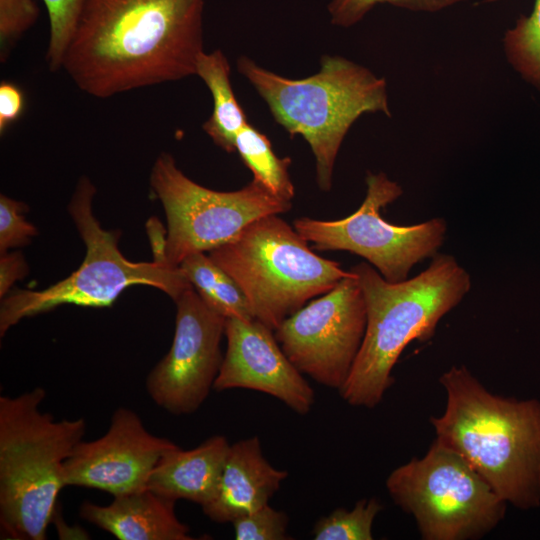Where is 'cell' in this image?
I'll return each mask as SVG.
<instances>
[{"mask_svg":"<svg viewBox=\"0 0 540 540\" xmlns=\"http://www.w3.org/2000/svg\"><path fill=\"white\" fill-rule=\"evenodd\" d=\"M46 5L50 36L46 60L52 71L61 69L67 46L73 35L82 0H43Z\"/></svg>","mask_w":540,"mask_h":540,"instance_id":"obj_23","label":"cell"},{"mask_svg":"<svg viewBox=\"0 0 540 540\" xmlns=\"http://www.w3.org/2000/svg\"><path fill=\"white\" fill-rule=\"evenodd\" d=\"M150 186L166 214V254L168 263L175 267L191 254L209 252L231 241L256 219L292 208L291 201L254 180L229 192L201 186L165 152L152 167Z\"/></svg>","mask_w":540,"mask_h":540,"instance_id":"obj_9","label":"cell"},{"mask_svg":"<svg viewBox=\"0 0 540 540\" xmlns=\"http://www.w3.org/2000/svg\"><path fill=\"white\" fill-rule=\"evenodd\" d=\"M289 517L269 503L236 518L232 524L237 540H287Z\"/></svg>","mask_w":540,"mask_h":540,"instance_id":"obj_25","label":"cell"},{"mask_svg":"<svg viewBox=\"0 0 540 540\" xmlns=\"http://www.w3.org/2000/svg\"><path fill=\"white\" fill-rule=\"evenodd\" d=\"M363 292L367 324L351 373L339 391L343 400L372 409L392 386V370L413 340L433 337L437 324L471 289L470 274L450 254H437L413 278L391 283L371 264L350 269Z\"/></svg>","mask_w":540,"mask_h":540,"instance_id":"obj_3","label":"cell"},{"mask_svg":"<svg viewBox=\"0 0 540 540\" xmlns=\"http://www.w3.org/2000/svg\"><path fill=\"white\" fill-rule=\"evenodd\" d=\"M24 109L22 91L13 83L0 84V131L5 132L10 124L17 120Z\"/></svg>","mask_w":540,"mask_h":540,"instance_id":"obj_28","label":"cell"},{"mask_svg":"<svg viewBox=\"0 0 540 540\" xmlns=\"http://www.w3.org/2000/svg\"><path fill=\"white\" fill-rule=\"evenodd\" d=\"M208 255L241 288L254 319L273 331L352 274L313 252L278 214L256 219Z\"/></svg>","mask_w":540,"mask_h":540,"instance_id":"obj_6","label":"cell"},{"mask_svg":"<svg viewBox=\"0 0 540 540\" xmlns=\"http://www.w3.org/2000/svg\"><path fill=\"white\" fill-rule=\"evenodd\" d=\"M28 272V264L22 253H0V298L6 297L13 284L23 279Z\"/></svg>","mask_w":540,"mask_h":540,"instance_id":"obj_29","label":"cell"},{"mask_svg":"<svg viewBox=\"0 0 540 540\" xmlns=\"http://www.w3.org/2000/svg\"><path fill=\"white\" fill-rule=\"evenodd\" d=\"M172 345L146 379L147 393L173 415L197 411L220 371L226 318L208 307L193 287L176 300Z\"/></svg>","mask_w":540,"mask_h":540,"instance_id":"obj_12","label":"cell"},{"mask_svg":"<svg viewBox=\"0 0 540 540\" xmlns=\"http://www.w3.org/2000/svg\"><path fill=\"white\" fill-rule=\"evenodd\" d=\"M503 48L514 70L540 92V0L529 16H520L505 32Z\"/></svg>","mask_w":540,"mask_h":540,"instance_id":"obj_21","label":"cell"},{"mask_svg":"<svg viewBox=\"0 0 540 540\" xmlns=\"http://www.w3.org/2000/svg\"><path fill=\"white\" fill-rule=\"evenodd\" d=\"M237 68L275 121L309 144L322 191L332 187L335 161L353 123L364 113L391 117L385 79L340 56H323L319 72L302 79L283 77L246 56L237 60Z\"/></svg>","mask_w":540,"mask_h":540,"instance_id":"obj_5","label":"cell"},{"mask_svg":"<svg viewBox=\"0 0 540 540\" xmlns=\"http://www.w3.org/2000/svg\"><path fill=\"white\" fill-rule=\"evenodd\" d=\"M226 351L213 390L249 389L270 395L299 415H306L315 393L291 363L274 331L261 322L227 318Z\"/></svg>","mask_w":540,"mask_h":540,"instance_id":"obj_14","label":"cell"},{"mask_svg":"<svg viewBox=\"0 0 540 540\" xmlns=\"http://www.w3.org/2000/svg\"><path fill=\"white\" fill-rule=\"evenodd\" d=\"M177 446L151 434L136 412L120 407L103 436L77 444L64 465L65 486L97 489L114 497L146 489L162 456Z\"/></svg>","mask_w":540,"mask_h":540,"instance_id":"obj_13","label":"cell"},{"mask_svg":"<svg viewBox=\"0 0 540 540\" xmlns=\"http://www.w3.org/2000/svg\"><path fill=\"white\" fill-rule=\"evenodd\" d=\"M39 9L34 0H0L1 61H5L15 42L37 20Z\"/></svg>","mask_w":540,"mask_h":540,"instance_id":"obj_26","label":"cell"},{"mask_svg":"<svg viewBox=\"0 0 540 540\" xmlns=\"http://www.w3.org/2000/svg\"><path fill=\"white\" fill-rule=\"evenodd\" d=\"M146 232L151 245L153 262L170 265L166 254L167 229L157 217H151L146 223Z\"/></svg>","mask_w":540,"mask_h":540,"instance_id":"obj_30","label":"cell"},{"mask_svg":"<svg viewBox=\"0 0 540 540\" xmlns=\"http://www.w3.org/2000/svg\"><path fill=\"white\" fill-rule=\"evenodd\" d=\"M366 324L363 292L352 272L285 319L274 334L303 375L340 391L361 348Z\"/></svg>","mask_w":540,"mask_h":540,"instance_id":"obj_11","label":"cell"},{"mask_svg":"<svg viewBox=\"0 0 540 540\" xmlns=\"http://www.w3.org/2000/svg\"><path fill=\"white\" fill-rule=\"evenodd\" d=\"M204 0H82L62 67L97 98L195 75Z\"/></svg>","mask_w":540,"mask_h":540,"instance_id":"obj_1","label":"cell"},{"mask_svg":"<svg viewBox=\"0 0 540 540\" xmlns=\"http://www.w3.org/2000/svg\"><path fill=\"white\" fill-rule=\"evenodd\" d=\"M383 506L376 498L361 499L353 509L337 508L316 521L315 540H372L373 522Z\"/></svg>","mask_w":540,"mask_h":540,"instance_id":"obj_22","label":"cell"},{"mask_svg":"<svg viewBox=\"0 0 540 540\" xmlns=\"http://www.w3.org/2000/svg\"><path fill=\"white\" fill-rule=\"evenodd\" d=\"M365 181V198L351 215L333 221L300 217L293 227L313 250L349 251L366 259L388 282H401L416 264L438 254L447 222L436 217L409 226L391 224L381 209L403 194L402 187L384 172H368Z\"/></svg>","mask_w":540,"mask_h":540,"instance_id":"obj_10","label":"cell"},{"mask_svg":"<svg viewBox=\"0 0 540 540\" xmlns=\"http://www.w3.org/2000/svg\"><path fill=\"white\" fill-rule=\"evenodd\" d=\"M45 396L35 387L0 397V526L10 539H46L65 487V462L86 431L83 418L55 420L42 412Z\"/></svg>","mask_w":540,"mask_h":540,"instance_id":"obj_4","label":"cell"},{"mask_svg":"<svg viewBox=\"0 0 540 540\" xmlns=\"http://www.w3.org/2000/svg\"><path fill=\"white\" fill-rule=\"evenodd\" d=\"M444 413L430 422L436 439L457 451L505 502L540 505V402L489 392L465 366L439 378Z\"/></svg>","mask_w":540,"mask_h":540,"instance_id":"obj_2","label":"cell"},{"mask_svg":"<svg viewBox=\"0 0 540 540\" xmlns=\"http://www.w3.org/2000/svg\"><path fill=\"white\" fill-rule=\"evenodd\" d=\"M230 445L224 436L214 435L193 449L169 450L152 471L147 488L174 501L208 504L217 493Z\"/></svg>","mask_w":540,"mask_h":540,"instance_id":"obj_17","label":"cell"},{"mask_svg":"<svg viewBox=\"0 0 540 540\" xmlns=\"http://www.w3.org/2000/svg\"><path fill=\"white\" fill-rule=\"evenodd\" d=\"M235 151L251 170L255 182L278 197L289 201L294 198L295 187L288 172L291 159L279 158L266 135L248 123L236 136Z\"/></svg>","mask_w":540,"mask_h":540,"instance_id":"obj_20","label":"cell"},{"mask_svg":"<svg viewBox=\"0 0 540 540\" xmlns=\"http://www.w3.org/2000/svg\"><path fill=\"white\" fill-rule=\"evenodd\" d=\"M175 502L146 488L115 496L108 505L84 501L79 514L119 540L194 539L178 519Z\"/></svg>","mask_w":540,"mask_h":540,"instance_id":"obj_16","label":"cell"},{"mask_svg":"<svg viewBox=\"0 0 540 540\" xmlns=\"http://www.w3.org/2000/svg\"><path fill=\"white\" fill-rule=\"evenodd\" d=\"M287 477L266 460L257 436L242 439L230 445L217 493L202 511L211 521L232 523L269 503Z\"/></svg>","mask_w":540,"mask_h":540,"instance_id":"obj_15","label":"cell"},{"mask_svg":"<svg viewBox=\"0 0 540 540\" xmlns=\"http://www.w3.org/2000/svg\"><path fill=\"white\" fill-rule=\"evenodd\" d=\"M28 206L13 198L0 196V253L28 245L37 228L25 219Z\"/></svg>","mask_w":540,"mask_h":540,"instance_id":"obj_27","label":"cell"},{"mask_svg":"<svg viewBox=\"0 0 540 540\" xmlns=\"http://www.w3.org/2000/svg\"><path fill=\"white\" fill-rule=\"evenodd\" d=\"M463 0H332L328 6L334 25L350 27L375 5L389 3L411 11L436 12Z\"/></svg>","mask_w":540,"mask_h":540,"instance_id":"obj_24","label":"cell"},{"mask_svg":"<svg viewBox=\"0 0 540 540\" xmlns=\"http://www.w3.org/2000/svg\"><path fill=\"white\" fill-rule=\"evenodd\" d=\"M179 267L200 298L213 311L226 319H254L241 288L205 252L189 255Z\"/></svg>","mask_w":540,"mask_h":540,"instance_id":"obj_19","label":"cell"},{"mask_svg":"<svg viewBox=\"0 0 540 540\" xmlns=\"http://www.w3.org/2000/svg\"><path fill=\"white\" fill-rule=\"evenodd\" d=\"M95 193L91 180L82 176L68 204L86 249L81 265L45 289L16 290L1 299V337L22 319L62 305L108 307L131 286L156 288L174 301L193 287L179 266L128 260L118 247L119 232L102 228L94 215Z\"/></svg>","mask_w":540,"mask_h":540,"instance_id":"obj_7","label":"cell"},{"mask_svg":"<svg viewBox=\"0 0 540 540\" xmlns=\"http://www.w3.org/2000/svg\"><path fill=\"white\" fill-rule=\"evenodd\" d=\"M230 65L220 50L200 53L195 75L206 84L213 98V111L203 124V130L213 142L228 153L235 151V139L248 124L230 81Z\"/></svg>","mask_w":540,"mask_h":540,"instance_id":"obj_18","label":"cell"},{"mask_svg":"<svg viewBox=\"0 0 540 540\" xmlns=\"http://www.w3.org/2000/svg\"><path fill=\"white\" fill-rule=\"evenodd\" d=\"M386 488L411 514L424 540L484 536L504 518L506 504L476 470L438 439L423 458L393 470Z\"/></svg>","mask_w":540,"mask_h":540,"instance_id":"obj_8","label":"cell"}]
</instances>
